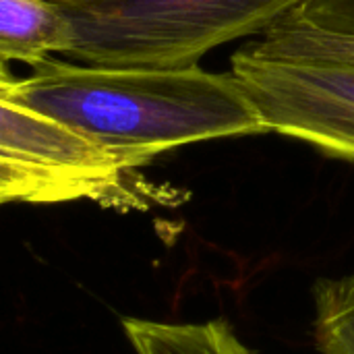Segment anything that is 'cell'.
<instances>
[{
  "mask_svg": "<svg viewBox=\"0 0 354 354\" xmlns=\"http://www.w3.org/2000/svg\"><path fill=\"white\" fill-rule=\"evenodd\" d=\"M0 95L147 164L183 145L270 133L232 71L48 60L0 77Z\"/></svg>",
  "mask_w": 354,
  "mask_h": 354,
  "instance_id": "cell-1",
  "label": "cell"
},
{
  "mask_svg": "<svg viewBox=\"0 0 354 354\" xmlns=\"http://www.w3.org/2000/svg\"><path fill=\"white\" fill-rule=\"evenodd\" d=\"M303 0H68L64 58L100 66L189 68L268 29Z\"/></svg>",
  "mask_w": 354,
  "mask_h": 354,
  "instance_id": "cell-2",
  "label": "cell"
},
{
  "mask_svg": "<svg viewBox=\"0 0 354 354\" xmlns=\"http://www.w3.org/2000/svg\"><path fill=\"white\" fill-rule=\"evenodd\" d=\"M145 160L0 95V201L52 205L93 201L116 212L174 207L185 193L141 174Z\"/></svg>",
  "mask_w": 354,
  "mask_h": 354,
  "instance_id": "cell-3",
  "label": "cell"
},
{
  "mask_svg": "<svg viewBox=\"0 0 354 354\" xmlns=\"http://www.w3.org/2000/svg\"><path fill=\"white\" fill-rule=\"evenodd\" d=\"M230 66L270 133L354 164V66L266 60L243 50Z\"/></svg>",
  "mask_w": 354,
  "mask_h": 354,
  "instance_id": "cell-4",
  "label": "cell"
},
{
  "mask_svg": "<svg viewBox=\"0 0 354 354\" xmlns=\"http://www.w3.org/2000/svg\"><path fill=\"white\" fill-rule=\"evenodd\" d=\"M241 50L266 60L354 66V0H303Z\"/></svg>",
  "mask_w": 354,
  "mask_h": 354,
  "instance_id": "cell-5",
  "label": "cell"
},
{
  "mask_svg": "<svg viewBox=\"0 0 354 354\" xmlns=\"http://www.w3.org/2000/svg\"><path fill=\"white\" fill-rule=\"evenodd\" d=\"M66 27L58 4L50 0H0V60L39 66L64 54Z\"/></svg>",
  "mask_w": 354,
  "mask_h": 354,
  "instance_id": "cell-6",
  "label": "cell"
},
{
  "mask_svg": "<svg viewBox=\"0 0 354 354\" xmlns=\"http://www.w3.org/2000/svg\"><path fill=\"white\" fill-rule=\"evenodd\" d=\"M122 330L135 354H259L222 317L185 324L127 317Z\"/></svg>",
  "mask_w": 354,
  "mask_h": 354,
  "instance_id": "cell-7",
  "label": "cell"
},
{
  "mask_svg": "<svg viewBox=\"0 0 354 354\" xmlns=\"http://www.w3.org/2000/svg\"><path fill=\"white\" fill-rule=\"evenodd\" d=\"M313 336L322 354H354V272L313 286Z\"/></svg>",
  "mask_w": 354,
  "mask_h": 354,
  "instance_id": "cell-8",
  "label": "cell"
},
{
  "mask_svg": "<svg viewBox=\"0 0 354 354\" xmlns=\"http://www.w3.org/2000/svg\"><path fill=\"white\" fill-rule=\"evenodd\" d=\"M50 2H54V4H62V2H68V0H50Z\"/></svg>",
  "mask_w": 354,
  "mask_h": 354,
  "instance_id": "cell-9",
  "label": "cell"
}]
</instances>
